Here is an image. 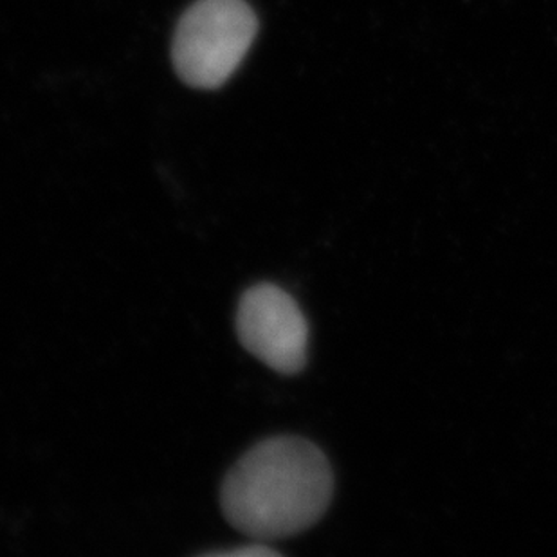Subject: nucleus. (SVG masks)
Wrapping results in <instances>:
<instances>
[{"label": "nucleus", "instance_id": "obj_1", "mask_svg": "<svg viewBox=\"0 0 557 557\" xmlns=\"http://www.w3.org/2000/svg\"><path fill=\"white\" fill-rule=\"evenodd\" d=\"M332 491V469L320 447L300 436H274L230 469L222 482V512L244 536L276 542L318 523Z\"/></svg>", "mask_w": 557, "mask_h": 557}, {"label": "nucleus", "instance_id": "obj_2", "mask_svg": "<svg viewBox=\"0 0 557 557\" xmlns=\"http://www.w3.org/2000/svg\"><path fill=\"white\" fill-rule=\"evenodd\" d=\"M257 32V15L246 0H197L175 29V71L189 87L219 89L240 67Z\"/></svg>", "mask_w": 557, "mask_h": 557}, {"label": "nucleus", "instance_id": "obj_3", "mask_svg": "<svg viewBox=\"0 0 557 557\" xmlns=\"http://www.w3.org/2000/svg\"><path fill=\"white\" fill-rule=\"evenodd\" d=\"M237 334L243 347L274 372L295 375L306 367L309 325L295 298L278 285H252L244 293Z\"/></svg>", "mask_w": 557, "mask_h": 557}, {"label": "nucleus", "instance_id": "obj_4", "mask_svg": "<svg viewBox=\"0 0 557 557\" xmlns=\"http://www.w3.org/2000/svg\"><path fill=\"white\" fill-rule=\"evenodd\" d=\"M210 556H280L274 548L268 547L265 543L249 545V547L235 548V550H222V553H210Z\"/></svg>", "mask_w": 557, "mask_h": 557}]
</instances>
